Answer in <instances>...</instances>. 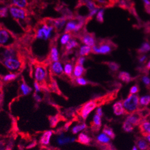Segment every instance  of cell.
<instances>
[{"mask_svg": "<svg viewBox=\"0 0 150 150\" xmlns=\"http://www.w3.org/2000/svg\"><path fill=\"white\" fill-rule=\"evenodd\" d=\"M56 29L53 26L51 19H44L36 26L35 29V37L37 40L42 41H48L54 38Z\"/></svg>", "mask_w": 150, "mask_h": 150, "instance_id": "obj_1", "label": "cell"}, {"mask_svg": "<svg viewBox=\"0 0 150 150\" xmlns=\"http://www.w3.org/2000/svg\"><path fill=\"white\" fill-rule=\"evenodd\" d=\"M9 13L11 17L18 22L24 30H28L29 28L28 25V12L26 9L11 5L9 7Z\"/></svg>", "mask_w": 150, "mask_h": 150, "instance_id": "obj_2", "label": "cell"}, {"mask_svg": "<svg viewBox=\"0 0 150 150\" xmlns=\"http://www.w3.org/2000/svg\"><path fill=\"white\" fill-rule=\"evenodd\" d=\"M117 45L110 40L105 39L100 40L92 47V53L94 54H108L117 49Z\"/></svg>", "mask_w": 150, "mask_h": 150, "instance_id": "obj_3", "label": "cell"}, {"mask_svg": "<svg viewBox=\"0 0 150 150\" xmlns=\"http://www.w3.org/2000/svg\"><path fill=\"white\" fill-rule=\"evenodd\" d=\"M3 65L11 72L19 73L21 72L25 65V56H21L18 57L11 58L1 62Z\"/></svg>", "mask_w": 150, "mask_h": 150, "instance_id": "obj_4", "label": "cell"}, {"mask_svg": "<svg viewBox=\"0 0 150 150\" xmlns=\"http://www.w3.org/2000/svg\"><path fill=\"white\" fill-rule=\"evenodd\" d=\"M23 55L24 54L22 53L21 50L16 45L8 47L1 46L0 47V63L7 59L18 57Z\"/></svg>", "mask_w": 150, "mask_h": 150, "instance_id": "obj_5", "label": "cell"}, {"mask_svg": "<svg viewBox=\"0 0 150 150\" xmlns=\"http://www.w3.org/2000/svg\"><path fill=\"white\" fill-rule=\"evenodd\" d=\"M123 105L126 114L135 112L139 110V98L137 95L129 94L123 101Z\"/></svg>", "mask_w": 150, "mask_h": 150, "instance_id": "obj_6", "label": "cell"}, {"mask_svg": "<svg viewBox=\"0 0 150 150\" xmlns=\"http://www.w3.org/2000/svg\"><path fill=\"white\" fill-rule=\"evenodd\" d=\"M16 37L11 31L0 24V46L8 47L16 45Z\"/></svg>", "mask_w": 150, "mask_h": 150, "instance_id": "obj_7", "label": "cell"}, {"mask_svg": "<svg viewBox=\"0 0 150 150\" xmlns=\"http://www.w3.org/2000/svg\"><path fill=\"white\" fill-rule=\"evenodd\" d=\"M34 77L35 81L40 84L41 87L46 85L47 80L48 79V73L46 65L38 62L35 64Z\"/></svg>", "mask_w": 150, "mask_h": 150, "instance_id": "obj_8", "label": "cell"}, {"mask_svg": "<svg viewBox=\"0 0 150 150\" xmlns=\"http://www.w3.org/2000/svg\"><path fill=\"white\" fill-rule=\"evenodd\" d=\"M98 106V102L96 99L89 100L85 103L80 108L79 111V115L83 119L86 120L94 110H95Z\"/></svg>", "mask_w": 150, "mask_h": 150, "instance_id": "obj_9", "label": "cell"}, {"mask_svg": "<svg viewBox=\"0 0 150 150\" xmlns=\"http://www.w3.org/2000/svg\"><path fill=\"white\" fill-rule=\"evenodd\" d=\"M81 41L86 46L92 47L96 44L95 36L92 33H89L86 31H82L79 36Z\"/></svg>", "mask_w": 150, "mask_h": 150, "instance_id": "obj_10", "label": "cell"}, {"mask_svg": "<svg viewBox=\"0 0 150 150\" xmlns=\"http://www.w3.org/2000/svg\"><path fill=\"white\" fill-rule=\"evenodd\" d=\"M76 141V137L67 136L64 133H60L56 138L55 142L58 146H64L73 143Z\"/></svg>", "mask_w": 150, "mask_h": 150, "instance_id": "obj_11", "label": "cell"}, {"mask_svg": "<svg viewBox=\"0 0 150 150\" xmlns=\"http://www.w3.org/2000/svg\"><path fill=\"white\" fill-rule=\"evenodd\" d=\"M126 121L129 122L134 126H135L140 125V123L143 121V118L141 117L138 111H137L134 113L129 114L126 118Z\"/></svg>", "mask_w": 150, "mask_h": 150, "instance_id": "obj_12", "label": "cell"}, {"mask_svg": "<svg viewBox=\"0 0 150 150\" xmlns=\"http://www.w3.org/2000/svg\"><path fill=\"white\" fill-rule=\"evenodd\" d=\"M67 19L64 16L57 19H52V23L56 31L61 32L62 31L67 24Z\"/></svg>", "mask_w": 150, "mask_h": 150, "instance_id": "obj_13", "label": "cell"}, {"mask_svg": "<svg viewBox=\"0 0 150 150\" xmlns=\"http://www.w3.org/2000/svg\"><path fill=\"white\" fill-rule=\"evenodd\" d=\"M50 71L51 74L56 76H61L64 74V68L61 62L59 61L52 62L50 65Z\"/></svg>", "mask_w": 150, "mask_h": 150, "instance_id": "obj_14", "label": "cell"}, {"mask_svg": "<svg viewBox=\"0 0 150 150\" xmlns=\"http://www.w3.org/2000/svg\"><path fill=\"white\" fill-rule=\"evenodd\" d=\"M53 130H47L44 132L40 137V142L42 145L47 146L50 144L51 139L53 137Z\"/></svg>", "mask_w": 150, "mask_h": 150, "instance_id": "obj_15", "label": "cell"}, {"mask_svg": "<svg viewBox=\"0 0 150 150\" xmlns=\"http://www.w3.org/2000/svg\"><path fill=\"white\" fill-rule=\"evenodd\" d=\"M49 61L50 63L57 62L59 60V53L58 49L55 44H53L50 47V50L49 56Z\"/></svg>", "mask_w": 150, "mask_h": 150, "instance_id": "obj_16", "label": "cell"}, {"mask_svg": "<svg viewBox=\"0 0 150 150\" xmlns=\"http://www.w3.org/2000/svg\"><path fill=\"white\" fill-rule=\"evenodd\" d=\"M112 110L114 114L117 116H120L126 114L125 108L123 107V102L118 101L112 105Z\"/></svg>", "mask_w": 150, "mask_h": 150, "instance_id": "obj_17", "label": "cell"}, {"mask_svg": "<svg viewBox=\"0 0 150 150\" xmlns=\"http://www.w3.org/2000/svg\"><path fill=\"white\" fill-rule=\"evenodd\" d=\"M33 91V88L29 86L24 81L23 79L22 80V81L19 86V93L22 96H28Z\"/></svg>", "mask_w": 150, "mask_h": 150, "instance_id": "obj_18", "label": "cell"}, {"mask_svg": "<svg viewBox=\"0 0 150 150\" xmlns=\"http://www.w3.org/2000/svg\"><path fill=\"white\" fill-rule=\"evenodd\" d=\"M86 70L83 67V66L76 64L74 67L72 77H74V79L81 77L86 73Z\"/></svg>", "mask_w": 150, "mask_h": 150, "instance_id": "obj_19", "label": "cell"}, {"mask_svg": "<svg viewBox=\"0 0 150 150\" xmlns=\"http://www.w3.org/2000/svg\"><path fill=\"white\" fill-rule=\"evenodd\" d=\"M139 129L142 135L145 137L150 134V122L143 120L139 125Z\"/></svg>", "mask_w": 150, "mask_h": 150, "instance_id": "obj_20", "label": "cell"}, {"mask_svg": "<svg viewBox=\"0 0 150 150\" xmlns=\"http://www.w3.org/2000/svg\"><path fill=\"white\" fill-rule=\"evenodd\" d=\"M78 142L83 145H88L92 142V139L87 134L84 132H81L77 137V139L76 140Z\"/></svg>", "mask_w": 150, "mask_h": 150, "instance_id": "obj_21", "label": "cell"}, {"mask_svg": "<svg viewBox=\"0 0 150 150\" xmlns=\"http://www.w3.org/2000/svg\"><path fill=\"white\" fill-rule=\"evenodd\" d=\"M79 46V44L78 41L72 38L69 41V42L65 46V53H69L72 51L73 49L77 48Z\"/></svg>", "mask_w": 150, "mask_h": 150, "instance_id": "obj_22", "label": "cell"}, {"mask_svg": "<svg viewBox=\"0 0 150 150\" xmlns=\"http://www.w3.org/2000/svg\"><path fill=\"white\" fill-rule=\"evenodd\" d=\"M136 146L139 150H149V143L144 138H139L136 141Z\"/></svg>", "mask_w": 150, "mask_h": 150, "instance_id": "obj_23", "label": "cell"}, {"mask_svg": "<svg viewBox=\"0 0 150 150\" xmlns=\"http://www.w3.org/2000/svg\"><path fill=\"white\" fill-rule=\"evenodd\" d=\"M102 126V118L101 117L95 114L93 117L92 127L93 130H99Z\"/></svg>", "mask_w": 150, "mask_h": 150, "instance_id": "obj_24", "label": "cell"}, {"mask_svg": "<svg viewBox=\"0 0 150 150\" xmlns=\"http://www.w3.org/2000/svg\"><path fill=\"white\" fill-rule=\"evenodd\" d=\"M96 141L100 144L108 145L111 141V138L103 132L99 133L96 137Z\"/></svg>", "mask_w": 150, "mask_h": 150, "instance_id": "obj_25", "label": "cell"}, {"mask_svg": "<svg viewBox=\"0 0 150 150\" xmlns=\"http://www.w3.org/2000/svg\"><path fill=\"white\" fill-rule=\"evenodd\" d=\"M118 78L119 80L126 83H129L133 80L130 74L125 71L120 72L118 74Z\"/></svg>", "mask_w": 150, "mask_h": 150, "instance_id": "obj_26", "label": "cell"}, {"mask_svg": "<svg viewBox=\"0 0 150 150\" xmlns=\"http://www.w3.org/2000/svg\"><path fill=\"white\" fill-rule=\"evenodd\" d=\"M74 71V65L72 62H67L64 65V72L65 75L70 78H72V74Z\"/></svg>", "mask_w": 150, "mask_h": 150, "instance_id": "obj_27", "label": "cell"}, {"mask_svg": "<svg viewBox=\"0 0 150 150\" xmlns=\"http://www.w3.org/2000/svg\"><path fill=\"white\" fill-rule=\"evenodd\" d=\"M87 127V125L85 123H79L74 126L71 128V132L73 134H77L78 133H81L82 131L86 130Z\"/></svg>", "mask_w": 150, "mask_h": 150, "instance_id": "obj_28", "label": "cell"}, {"mask_svg": "<svg viewBox=\"0 0 150 150\" xmlns=\"http://www.w3.org/2000/svg\"><path fill=\"white\" fill-rule=\"evenodd\" d=\"M11 3L13 6L23 9L28 8L29 5L27 0H11Z\"/></svg>", "mask_w": 150, "mask_h": 150, "instance_id": "obj_29", "label": "cell"}, {"mask_svg": "<svg viewBox=\"0 0 150 150\" xmlns=\"http://www.w3.org/2000/svg\"><path fill=\"white\" fill-rule=\"evenodd\" d=\"M92 53V49L91 47L83 45L81 46L79 50V54L80 56H88L90 53Z\"/></svg>", "mask_w": 150, "mask_h": 150, "instance_id": "obj_30", "label": "cell"}, {"mask_svg": "<svg viewBox=\"0 0 150 150\" xmlns=\"http://www.w3.org/2000/svg\"><path fill=\"white\" fill-rule=\"evenodd\" d=\"M149 52H150V43L148 41L143 42L141 47L137 50V53L139 54H145Z\"/></svg>", "mask_w": 150, "mask_h": 150, "instance_id": "obj_31", "label": "cell"}, {"mask_svg": "<svg viewBox=\"0 0 150 150\" xmlns=\"http://www.w3.org/2000/svg\"><path fill=\"white\" fill-rule=\"evenodd\" d=\"M19 76V73H15V72H10L7 74L4 75V76L2 77V80L3 81L7 83L12 81L14 80H16Z\"/></svg>", "mask_w": 150, "mask_h": 150, "instance_id": "obj_32", "label": "cell"}, {"mask_svg": "<svg viewBox=\"0 0 150 150\" xmlns=\"http://www.w3.org/2000/svg\"><path fill=\"white\" fill-rule=\"evenodd\" d=\"M150 103V95H146L139 98V107L145 108Z\"/></svg>", "mask_w": 150, "mask_h": 150, "instance_id": "obj_33", "label": "cell"}, {"mask_svg": "<svg viewBox=\"0 0 150 150\" xmlns=\"http://www.w3.org/2000/svg\"><path fill=\"white\" fill-rule=\"evenodd\" d=\"M71 33H64L60 38V43L62 46H65V45L69 42V41L72 38Z\"/></svg>", "mask_w": 150, "mask_h": 150, "instance_id": "obj_34", "label": "cell"}, {"mask_svg": "<svg viewBox=\"0 0 150 150\" xmlns=\"http://www.w3.org/2000/svg\"><path fill=\"white\" fill-rule=\"evenodd\" d=\"M103 132L105 133L111 139H114L115 137V133L114 132L112 129L108 126H105L103 127Z\"/></svg>", "mask_w": 150, "mask_h": 150, "instance_id": "obj_35", "label": "cell"}, {"mask_svg": "<svg viewBox=\"0 0 150 150\" xmlns=\"http://www.w3.org/2000/svg\"><path fill=\"white\" fill-rule=\"evenodd\" d=\"M105 64L108 67L111 71L114 73L117 72L119 70L120 67V66L118 64L114 62H105Z\"/></svg>", "mask_w": 150, "mask_h": 150, "instance_id": "obj_36", "label": "cell"}, {"mask_svg": "<svg viewBox=\"0 0 150 150\" xmlns=\"http://www.w3.org/2000/svg\"><path fill=\"white\" fill-rule=\"evenodd\" d=\"M134 126L132 125L131 123H130L129 122H127V121H125L123 123V126H122V128H123V130L125 132H127V133H130V132H132L133 129H134Z\"/></svg>", "mask_w": 150, "mask_h": 150, "instance_id": "obj_37", "label": "cell"}, {"mask_svg": "<svg viewBox=\"0 0 150 150\" xmlns=\"http://www.w3.org/2000/svg\"><path fill=\"white\" fill-rule=\"evenodd\" d=\"M9 8L7 6H0V18H4L8 16Z\"/></svg>", "mask_w": 150, "mask_h": 150, "instance_id": "obj_38", "label": "cell"}, {"mask_svg": "<svg viewBox=\"0 0 150 150\" xmlns=\"http://www.w3.org/2000/svg\"><path fill=\"white\" fill-rule=\"evenodd\" d=\"M75 83H76L77 85L79 86H86L88 84L89 81H87L86 79H85L84 77H79V78H76L74 80Z\"/></svg>", "mask_w": 150, "mask_h": 150, "instance_id": "obj_39", "label": "cell"}, {"mask_svg": "<svg viewBox=\"0 0 150 150\" xmlns=\"http://www.w3.org/2000/svg\"><path fill=\"white\" fill-rule=\"evenodd\" d=\"M59 122V117L56 115L51 116L49 117V123L51 127H56Z\"/></svg>", "mask_w": 150, "mask_h": 150, "instance_id": "obj_40", "label": "cell"}, {"mask_svg": "<svg viewBox=\"0 0 150 150\" xmlns=\"http://www.w3.org/2000/svg\"><path fill=\"white\" fill-rule=\"evenodd\" d=\"M96 20L99 23H103L104 21V10L100 9L96 14Z\"/></svg>", "mask_w": 150, "mask_h": 150, "instance_id": "obj_41", "label": "cell"}, {"mask_svg": "<svg viewBox=\"0 0 150 150\" xmlns=\"http://www.w3.org/2000/svg\"><path fill=\"white\" fill-rule=\"evenodd\" d=\"M138 60L139 63L142 65L146 64L147 60H148V56L145 54H139V56H138Z\"/></svg>", "mask_w": 150, "mask_h": 150, "instance_id": "obj_42", "label": "cell"}, {"mask_svg": "<svg viewBox=\"0 0 150 150\" xmlns=\"http://www.w3.org/2000/svg\"><path fill=\"white\" fill-rule=\"evenodd\" d=\"M141 81L145 86H146V87L149 88L150 87V78L147 75H145V76H143L141 77Z\"/></svg>", "mask_w": 150, "mask_h": 150, "instance_id": "obj_43", "label": "cell"}, {"mask_svg": "<svg viewBox=\"0 0 150 150\" xmlns=\"http://www.w3.org/2000/svg\"><path fill=\"white\" fill-rule=\"evenodd\" d=\"M139 92V87L137 84L133 86L130 89V94L136 95Z\"/></svg>", "mask_w": 150, "mask_h": 150, "instance_id": "obj_44", "label": "cell"}, {"mask_svg": "<svg viewBox=\"0 0 150 150\" xmlns=\"http://www.w3.org/2000/svg\"><path fill=\"white\" fill-rule=\"evenodd\" d=\"M144 4V7L145 11L148 13H149L150 11V1L149 0H142Z\"/></svg>", "mask_w": 150, "mask_h": 150, "instance_id": "obj_45", "label": "cell"}, {"mask_svg": "<svg viewBox=\"0 0 150 150\" xmlns=\"http://www.w3.org/2000/svg\"><path fill=\"white\" fill-rule=\"evenodd\" d=\"M34 90H35V93H38L41 91V88H42L41 86L36 81H35V82L34 83Z\"/></svg>", "mask_w": 150, "mask_h": 150, "instance_id": "obj_46", "label": "cell"}, {"mask_svg": "<svg viewBox=\"0 0 150 150\" xmlns=\"http://www.w3.org/2000/svg\"><path fill=\"white\" fill-rule=\"evenodd\" d=\"M86 57H83V56H80L76 61V64H79V65H82L83 66L85 61H86Z\"/></svg>", "mask_w": 150, "mask_h": 150, "instance_id": "obj_47", "label": "cell"}, {"mask_svg": "<svg viewBox=\"0 0 150 150\" xmlns=\"http://www.w3.org/2000/svg\"><path fill=\"white\" fill-rule=\"evenodd\" d=\"M33 97H34V99H35V100L37 102H40L42 100V98L38 93H34V95H33Z\"/></svg>", "mask_w": 150, "mask_h": 150, "instance_id": "obj_48", "label": "cell"}, {"mask_svg": "<svg viewBox=\"0 0 150 150\" xmlns=\"http://www.w3.org/2000/svg\"><path fill=\"white\" fill-rule=\"evenodd\" d=\"M92 1V0H79V6L81 7L83 6H86L87 3Z\"/></svg>", "mask_w": 150, "mask_h": 150, "instance_id": "obj_49", "label": "cell"}, {"mask_svg": "<svg viewBox=\"0 0 150 150\" xmlns=\"http://www.w3.org/2000/svg\"><path fill=\"white\" fill-rule=\"evenodd\" d=\"M96 114H98V115H99L100 117H102L103 116V110H102V108L100 107H97L96 109Z\"/></svg>", "mask_w": 150, "mask_h": 150, "instance_id": "obj_50", "label": "cell"}, {"mask_svg": "<svg viewBox=\"0 0 150 150\" xmlns=\"http://www.w3.org/2000/svg\"><path fill=\"white\" fill-rule=\"evenodd\" d=\"M144 72H146V73H148L149 72V71L150 70V59L149 60L148 62H146V65L144 67Z\"/></svg>", "mask_w": 150, "mask_h": 150, "instance_id": "obj_51", "label": "cell"}, {"mask_svg": "<svg viewBox=\"0 0 150 150\" xmlns=\"http://www.w3.org/2000/svg\"><path fill=\"white\" fill-rule=\"evenodd\" d=\"M4 149H5V146L4 143L1 141H0V150H4Z\"/></svg>", "mask_w": 150, "mask_h": 150, "instance_id": "obj_52", "label": "cell"}, {"mask_svg": "<svg viewBox=\"0 0 150 150\" xmlns=\"http://www.w3.org/2000/svg\"><path fill=\"white\" fill-rule=\"evenodd\" d=\"M146 141L149 143V144L150 145V134H148V135H146L145 136V138Z\"/></svg>", "mask_w": 150, "mask_h": 150, "instance_id": "obj_53", "label": "cell"}, {"mask_svg": "<svg viewBox=\"0 0 150 150\" xmlns=\"http://www.w3.org/2000/svg\"><path fill=\"white\" fill-rule=\"evenodd\" d=\"M131 150H138V148H137V146L136 145H134L133 146V148H132Z\"/></svg>", "mask_w": 150, "mask_h": 150, "instance_id": "obj_54", "label": "cell"}, {"mask_svg": "<svg viewBox=\"0 0 150 150\" xmlns=\"http://www.w3.org/2000/svg\"><path fill=\"white\" fill-rule=\"evenodd\" d=\"M28 1V3H29V1H34V0H27Z\"/></svg>", "mask_w": 150, "mask_h": 150, "instance_id": "obj_55", "label": "cell"}, {"mask_svg": "<svg viewBox=\"0 0 150 150\" xmlns=\"http://www.w3.org/2000/svg\"><path fill=\"white\" fill-rule=\"evenodd\" d=\"M0 77H1V78H2V76H1V72H0Z\"/></svg>", "mask_w": 150, "mask_h": 150, "instance_id": "obj_56", "label": "cell"}, {"mask_svg": "<svg viewBox=\"0 0 150 150\" xmlns=\"http://www.w3.org/2000/svg\"><path fill=\"white\" fill-rule=\"evenodd\" d=\"M1 0H0V2H1Z\"/></svg>", "mask_w": 150, "mask_h": 150, "instance_id": "obj_57", "label": "cell"}, {"mask_svg": "<svg viewBox=\"0 0 150 150\" xmlns=\"http://www.w3.org/2000/svg\"><path fill=\"white\" fill-rule=\"evenodd\" d=\"M149 14H150V11H149Z\"/></svg>", "mask_w": 150, "mask_h": 150, "instance_id": "obj_58", "label": "cell"}, {"mask_svg": "<svg viewBox=\"0 0 150 150\" xmlns=\"http://www.w3.org/2000/svg\"><path fill=\"white\" fill-rule=\"evenodd\" d=\"M0 47H1V46H0Z\"/></svg>", "mask_w": 150, "mask_h": 150, "instance_id": "obj_59", "label": "cell"}]
</instances>
